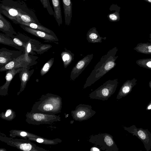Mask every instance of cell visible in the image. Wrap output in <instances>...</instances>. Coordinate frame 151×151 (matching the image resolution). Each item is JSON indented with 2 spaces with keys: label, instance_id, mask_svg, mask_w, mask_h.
<instances>
[{
  "label": "cell",
  "instance_id": "obj_30",
  "mask_svg": "<svg viewBox=\"0 0 151 151\" xmlns=\"http://www.w3.org/2000/svg\"><path fill=\"white\" fill-rule=\"evenodd\" d=\"M44 140L43 139L40 138H38L37 139V141L39 143H41L43 142Z\"/></svg>",
  "mask_w": 151,
  "mask_h": 151
},
{
  "label": "cell",
  "instance_id": "obj_9",
  "mask_svg": "<svg viewBox=\"0 0 151 151\" xmlns=\"http://www.w3.org/2000/svg\"><path fill=\"white\" fill-rule=\"evenodd\" d=\"M33 65L26 61L24 54L14 59L4 66L0 68V71L3 72L14 68H27Z\"/></svg>",
  "mask_w": 151,
  "mask_h": 151
},
{
  "label": "cell",
  "instance_id": "obj_3",
  "mask_svg": "<svg viewBox=\"0 0 151 151\" xmlns=\"http://www.w3.org/2000/svg\"><path fill=\"white\" fill-rule=\"evenodd\" d=\"M118 83L116 79L109 80L91 92L89 96L91 99L107 100L115 93Z\"/></svg>",
  "mask_w": 151,
  "mask_h": 151
},
{
  "label": "cell",
  "instance_id": "obj_24",
  "mask_svg": "<svg viewBox=\"0 0 151 151\" xmlns=\"http://www.w3.org/2000/svg\"><path fill=\"white\" fill-rule=\"evenodd\" d=\"M14 42L20 46L22 47L25 48L27 45V43H25L24 42L22 41L20 39L18 38L16 35L14 36L12 38Z\"/></svg>",
  "mask_w": 151,
  "mask_h": 151
},
{
  "label": "cell",
  "instance_id": "obj_17",
  "mask_svg": "<svg viewBox=\"0 0 151 151\" xmlns=\"http://www.w3.org/2000/svg\"><path fill=\"white\" fill-rule=\"evenodd\" d=\"M0 43L12 47L19 50L24 52L25 49L24 48L15 43L12 38L1 33H0Z\"/></svg>",
  "mask_w": 151,
  "mask_h": 151
},
{
  "label": "cell",
  "instance_id": "obj_5",
  "mask_svg": "<svg viewBox=\"0 0 151 151\" xmlns=\"http://www.w3.org/2000/svg\"><path fill=\"white\" fill-rule=\"evenodd\" d=\"M96 111L92 109L91 105L80 104L77 106L75 110L71 111L73 119L76 121L86 120L93 116Z\"/></svg>",
  "mask_w": 151,
  "mask_h": 151
},
{
  "label": "cell",
  "instance_id": "obj_20",
  "mask_svg": "<svg viewBox=\"0 0 151 151\" xmlns=\"http://www.w3.org/2000/svg\"><path fill=\"white\" fill-rule=\"evenodd\" d=\"M54 60V58H52L44 65L40 71V74L41 76H44L48 72L53 65Z\"/></svg>",
  "mask_w": 151,
  "mask_h": 151
},
{
  "label": "cell",
  "instance_id": "obj_13",
  "mask_svg": "<svg viewBox=\"0 0 151 151\" xmlns=\"http://www.w3.org/2000/svg\"><path fill=\"white\" fill-rule=\"evenodd\" d=\"M86 39L90 43L101 42L102 40H105L106 37H103L100 36L95 27L90 29L86 35Z\"/></svg>",
  "mask_w": 151,
  "mask_h": 151
},
{
  "label": "cell",
  "instance_id": "obj_21",
  "mask_svg": "<svg viewBox=\"0 0 151 151\" xmlns=\"http://www.w3.org/2000/svg\"><path fill=\"white\" fill-rule=\"evenodd\" d=\"M52 47V45L49 44H42L39 48L37 49L39 47V46H34L32 48V50L33 52H36L37 54H41L47 51Z\"/></svg>",
  "mask_w": 151,
  "mask_h": 151
},
{
  "label": "cell",
  "instance_id": "obj_36",
  "mask_svg": "<svg viewBox=\"0 0 151 151\" xmlns=\"http://www.w3.org/2000/svg\"><path fill=\"white\" fill-rule=\"evenodd\" d=\"M16 0L19 1H22V0Z\"/></svg>",
  "mask_w": 151,
  "mask_h": 151
},
{
  "label": "cell",
  "instance_id": "obj_29",
  "mask_svg": "<svg viewBox=\"0 0 151 151\" xmlns=\"http://www.w3.org/2000/svg\"><path fill=\"white\" fill-rule=\"evenodd\" d=\"M11 113L12 111L11 110H8L6 113L5 116L6 117H7L9 116L11 114Z\"/></svg>",
  "mask_w": 151,
  "mask_h": 151
},
{
  "label": "cell",
  "instance_id": "obj_10",
  "mask_svg": "<svg viewBox=\"0 0 151 151\" xmlns=\"http://www.w3.org/2000/svg\"><path fill=\"white\" fill-rule=\"evenodd\" d=\"M20 27L27 32L46 41L57 42L59 40L56 36H55L43 31L34 29L23 25H20Z\"/></svg>",
  "mask_w": 151,
  "mask_h": 151
},
{
  "label": "cell",
  "instance_id": "obj_37",
  "mask_svg": "<svg viewBox=\"0 0 151 151\" xmlns=\"http://www.w3.org/2000/svg\"><path fill=\"white\" fill-rule=\"evenodd\" d=\"M83 1H85L86 0H83Z\"/></svg>",
  "mask_w": 151,
  "mask_h": 151
},
{
  "label": "cell",
  "instance_id": "obj_22",
  "mask_svg": "<svg viewBox=\"0 0 151 151\" xmlns=\"http://www.w3.org/2000/svg\"><path fill=\"white\" fill-rule=\"evenodd\" d=\"M107 17L111 22H116L119 21L120 19L119 12L116 11L112 13L109 14Z\"/></svg>",
  "mask_w": 151,
  "mask_h": 151
},
{
  "label": "cell",
  "instance_id": "obj_25",
  "mask_svg": "<svg viewBox=\"0 0 151 151\" xmlns=\"http://www.w3.org/2000/svg\"><path fill=\"white\" fill-rule=\"evenodd\" d=\"M32 147V145L29 144H22L20 145V149L24 151H29Z\"/></svg>",
  "mask_w": 151,
  "mask_h": 151
},
{
  "label": "cell",
  "instance_id": "obj_31",
  "mask_svg": "<svg viewBox=\"0 0 151 151\" xmlns=\"http://www.w3.org/2000/svg\"><path fill=\"white\" fill-rule=\"evenodd\" d=\"M27 135V133L25 132H22L20 133V135L23 137Z\"/></svg>",
  "mask_w": 151,
  "mask_h": 151
},
{
  "label": "cell",
  "instance_id": "obj_14",
  "mask_svg": "<svg viewBox=\"0 0 151 151\" xmlns=\"http://www.w3.org/2000/svg\"><path fill=\"white\" fill-rule=\"evenodd\" d=\"M38 41H37L34 39H29L28 42L27 43L26 47L25 48L24 50V58L26 61L30 63L32 65L33 61L31 57L29 55V54L32 55L34 54L32 50V48L34 45H38L39 44H40V43H39L38 42Z\"/></svg>",
  "mask_w": 151,
  "mask_h": 151
},
{
  "label": "cell",
  "instance_id": "obj_6",
  "mask_svg": "<svg viewBox=\"0 0 151 151\" xmlns=\"http://www.w3.org/2000/svg\"><path fill=\"white\" fill-rule=\"evenodd\" d=\"M124 128L141 140L147 151L150 150L151 147V134L147 130L137 129L133 126L128 128L124 127Z\"/></svg>",
  "mask_w": 151,
  "mask_h": 151
},
{
  "label": "cell",
  "instance_id": "obj_28",
  "mask_svg": "<svg viewBox=\"0 0 151 151\" xmlns=\"http://www.w3.org/2000/svg\"><path fill=\"white\" fill-rule=\"evenodd\" d=\"M53 106L50 104H46L43 107V109L45 111H50L52 109Z\"/></svg>",
  "mask_w": 151,
  "mask_h": 151
},
{
  "label": "cell",
  "instance_id": "obj_35",
  "mask_svg": "<svg viewBox=\"0 0 151 151\" xmlns=\"http://www.w3.org/2000/svg\"><path fill=\"white\" fill-rule=\"evenodd\" d=\"M148 3L151 4V0H143Z\"/></svg>",
  "mask_w": 151,
  "mask_h": 151
},
{
  "label": "cell",
  "instance_id": "obj_1",
  "mask_svg": "<svg viewBox=\"0 0 151 151\" xmlns=\"http://www.w3.org/2000/svg\"><path fill=\"white\" fill-rule=\"evenodd\" d=\"M0 13L15 24L22 22L34 23L41 25L33 10L29 8L23 1L1 0Z\"/></svg>",
  "mask_w": 151,
  "mask_h": 151
},
{
  "label": "cell",
  "instance_id": "obj_12",
  "mask_svg": "<svg viewBox=\"0 0 151 151\" xmlns=\"http://www.w3.org/2000/svg\"><path fill=\"white\" fill-rule=\"evenodd\" d=\"M65 24L70 25L72 15V3L71 0H62Z\"/></svg>",
  "mask_w": 151,
  "mask_h": 151
},
{
  "label": "cell",
  "instance_id": "obj_2",
  "mask_svg": "<svg viewBox=\"0 0 151 151\" xmlns=\"http://www.w3.org/2000/svg\"><path fill=\"white\" fill-rule=\"evenodd\" d=\"M117 49L115 47L103 56L87 78L83 88L91 86L103 77L116 65L115 56Z\"/></svg>",
  "mask_w": 151,
  "mask_h": 151
},
{
  "label": "cell",
  "instance_id": "obj_15",
  "mask_svg": "<svg viewBox=\"0 0 151 151\" xmlns=\"http://www.w3.org/2000/svg\"><path fill=\"white\" fill-rule=\"evenodd\" d=\"M54 9V16L58 26H60L63 23L60 0H51Z\"/></svg>",
  "mask_w": 151,
  "mask_h": 151
},
{
  "label": "cell",
  "instance_id": "obj_4",
  "mask_svg": "<svg viewBox=\"0 0 151 151\" xmlns=\"http://www.w3.org/2000/svg\"><path fill=\"white\" fill-rule=\"evenodd\" d=\"M88 141L94 145L99 146L103 150L119 151V149L113 139V137L108 133H100L91 135Z\"/></svg>",
  "mask_w": 151,
  "mask_h": 151
},
{
  "label": "cell",
  "instance_id": "obj_18",
  "mask_svg": "<svg viewBox=\"0 0 151 151\" xmlns=\"http://www.w3.org/2000/svg\"><path fill=\"white\" fill-rule=\"evenodd\" d=\"M65 50L62 52L61 54L64 66L66 68L72 62L74 59V54L70 50L65 48Z\"/></svg>",
  "mask_w": 151,
  "mask_h": 151
},
{
  "label": "cell",
  "instance_id": "obj_23",
  "mask_svg": "<svg viewBox=\"0 0 151 151\" xmlns=\"http://www.w3.org/2000/svg\"><path fill=\"white\" fill-rule=\"evenodd\" d=\"M44 8L46 9L49 14L51 15H54L53 11L49 0H40Z\"/></svg>",
  "mask_w": 151,
  "mask_h": 151
},
{
  "label": "cell",
  "instance_id": "obj_19",
  "mask_svg": "<svg viewBox=\"0 0 151 151\" xmlns=\"http://www.w3.org/2000/svg\"><path fill=\"white\" fill-rule=\"evenodd\" d=\"M19 24L23 25L31 28L43 31L52 35L56 36L55 33L52 31L44 27L41 24L40 25L34 23L25 22H20Z\"/></svg>",
  "mask_w": 151,
  "mask_h": 151
},
{
  "label": "cell",
  "instance_id": "obj_33",
  "mask_svg": "<svg viewBox=\"0 0 151 151\" xmlns=\"http://www.w3.org/2000/svg\"><path fill=\"white\" fill-rule=\"evenodd\" d=\"M147 65L149 67L151 68V61L148 62L147 64Z\"/></svg>",
  "mask_w": 151,
  "mask_h": 151
},
{
  "label": "cell",
  "instance_id": "obj_16",
  "mask_svg": "<svg viewBox=\"0 0 151 151\" xmlns=\"http://www.w3.org/2000/svg\"><path fill=\"white\" fill-rule=\"evenodd\" d=\"M30 68V67L23 68L22 70L19 73L22 88H24L33 73L34 69L29 70Z\"/></svg>",
  "mask_w": 151,
  "mask_h": 151
},
{
  "label": "cell",
  "instance_id": "obj_8",
  "mask_svg": "<svg viewBox=\"0 0 151 151\" xmlns=\"http://www.w3.org/2000/svg\"><path fill=\"white\" fill-rule=\"evenodd\" d=\"M23 51L11 50L6 48L0 49V68L4 66L9 62L23 55Z\"/></svg>",
  "mask_w": 151,
  "mask_h": 151
},
{
  "label": "cell",
  "instance_id": "obj_27",
  "mask_svg": "<svg viewBox=\"0 0 151 151\" xmlns=\"http://www.w3.org/2000/svg\"><path fill=\"white\" fill-rule=\"evenodd\" d=\"M44 117V115L40 114H35L34 115V119L37 121L40 120Z\"/></svg>",
  "mask_w": 151,
  "mask_h": 151
},
{
  "label": "cell",
  "instance_id": "obj_11",
  "mask_svg": "<svg viewBox=\"0 0 151 151\" xmlns=\"http://www.w3.org/2000/svg\"><path fill=\"white\" fill-rule=\"evenodd\" d=\"M0 30L11 38L17 35L10 22L1 13H0Z\"/></svg>",
  "mask_w": 151,
  "mask_h": 151
},
{
  "label": "cell",
  "instance_id": "obj_34",
  "mask_svg": "<svg viewBox=\"0 0 151 151\" xmlns=\"http://www.w3.org/2000/svg\"><path fill=\"white\" fill-rule=\"evenodd\" d=\"M148 51L151 53V46H150L148 47Z\"/></svg>",
  "mask_w": 151,
  "mask_h": 151
},
{
  "label": "cell",
  "instance_id": "obj_26",
  "mask_svg": "<svg viewBox=\"0 0 151 151\" xmlns=\"http://www.w3.org/2000/svg\"><path fill=\"white\" fill-rule=\"evenodd\" d=\"M120 9L121 7L118 6L117 4H112L111 5L109 10L111 11L114 10L120 12Z\"/></svg>",
  "mask_w": 151,
  "mask_h": 151
},
{
  "label": "cell",
  "instance_id": "obj_32",
  "mask_svg": "<svg viewBox=\"0 0 151 151\" xmlns=\"http://www.w3.org/2000/svg\"><path fill=\"white\" fill-rule=\"evenodd\" d=\"M146 109L147 110H150L151 109V102L149 104H148V105L147 106Z\"/></svg>",
  "mask_w": 151,
  "mask_h": 151
},
{
  "label": "cell",
  "instance_id": "obj_38",
  "mask_svg": "<svg viewBox=\"0 0 151 151\" xmlns=\"http://www.w3.org/2000/svg\"><path fill=\"white\" fill-rule=\"evenodd\" d=\"M25 1H26L27 0H24Z\"/></svg>",
  "mask_w": 151,
  "mask_h": 151
},
{
  "label": "cell",
  "instance_id": "obj_7",
  "mask_svg": "<svg viewBox=\"0 0 151 151\" xmlns=\"http://www.w3.org/2000/svg\"><path fill=\"white\" fill-rule=\"evenodd\" d=\"M93 56V54L88 55L77 63L71 71L70 80L74 81L78 77L90 63Z\"/></svg>",
  "mask_w": 151,
  "mask_h": 151
}]
</instances>
